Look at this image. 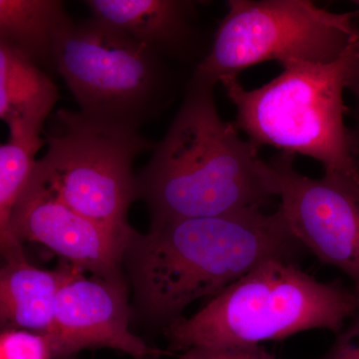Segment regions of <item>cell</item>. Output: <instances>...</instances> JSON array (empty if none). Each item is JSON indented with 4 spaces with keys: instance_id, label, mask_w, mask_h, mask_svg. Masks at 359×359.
<instances>
[{
    "instance_id": "cell-19",
    "label": "cell",
    "mask_w": 359,
    "mask_h": 359,
    "mask_svg": "<svg viewBox=\"0 0 359 359\" xmlns=\"http://www.w3.org/2000/svg\"><path fill=\"white\" fill-rule=\"evenodd\" d=\"M347 90H349L353 96V107L351 110L353 126L349 128V135L354 155L359 161V37L356 41L355 56L349 73Z\"/></svg>"
},
{
    "instance_id": "cell-17",
    "label": "cell",
    "mask_w": 359,
    "mask_h": 359,
    "mask_svg": "<svg viewBox=\"0 0 359 359\" xmlns=\"http://www.w3.org/2000/svg\"><path fill=\"white\" fill-rule=\"evenodd\" d=\"M320 359H359V302L353 316L337 332L330 351Z\"/></svg>"
},
{
    "instance_id": "cell-1",
    "label": "cell",
    "mask_w": 359,
    "mask_h": 359,
    "mask_svg": "<svg viewBox=\"0 0 359 359\" xmlns=\"http://www.w3.org/2000/svg\"><path fill=\"white\" fill-rule=\"evenodd\" d=\"M304 250L280 208L248 209L135 230L123 264L139 309L170 325L194 302L212 299L264 262L294 261Z\"/></svg>"
},
{
    "instance_id": "cell-2",
    "label": "cell",
    "mask_w": 359,
    "mask_h": 359,
    "mask_svg": "<svg viewBox=\"0 0 359 359\" xmlns=\"http://www.w3.org/2000/svg\"><path fill=\"white\" fill-rule=\"evenodd\" d=\"M214 89L189 78L166 135L136 175L137 199L147 204L151 224L263 210L278 197L275 165L222 119Z\"/></svg>"
},
{
    "instance_id": "cell-13",
    "label": "cell",
    "mask_w": 359,
    "mask_h": 359,
    "mask_svg": "<svg viewBox=\"0 0 359 359\" xmlns=\"http://www.w3.org/2000/svg\"><path fill=\"white\" fill-rule=\"evenodd\" d=\"M58 99L48 73L0 41V118L8 125L11 138L40 136Z\"/></svg>"
},
{
    "instance_id": "cell-3",
    "label": "cell",
    "mask_w": 359,
    "mask_h": 359,
    "mask_svg": "<svg viewBox=\"0 0 359 359\" xmlns=\"http://www.w3.org/2000/svg\"><path fill=\"white\" fill-rule=\"evenodd\" d=\"M358 302L354 290L339 280L320 282L292 259H268L191 318L170 323L165 330L168 351L259 346L311 330L337 334Z\"/></svg>"
},
{
    "instance_id": "cell-5",
    "label": "cell",
    "mask_w": 359,
    "mask_h": 359,
    "mask_svg": "<svg viewBox=\"0 0 359 359\" xmlns=\"http://www.w3.org/2000/svg\"><path fill=\"white\" fill-rule=\"evenodd\" d=\"M57 74L97 125L139 133L185 92L186 69L109 25L90 18L66 28L56 50Z\"/></svg>"
},
{
    "instance_id": "cell-20",
    "label": "cell",
    "mask_w": 359,
    "mask_h": 359,
    "mask_svg": "<svg viewBox=\"0 0 359 359\" xmlns=\"http://www.w3.org/2000/svg\"><path fill=\"white\" fill-rule=\"evenodd\" d=\"M353 4H354V6H358L359 8V0H354V1H353Z\"/></svg>"
},
{
    "instance_id": "cell-18",
    "label": "cell",
    "mask_w": 359,
    "mask_h": 359,
    "mask_svg": "<svg viewBox=\"0 0 359 359\" xmlns=\"http://www.w3.org/2000/svg\"><path fill=\"white\" fill-rule=\"evenodd\" d=\"M178 359H278L259 346L230 348H194L180 353Z\"/></svg>"
},
{
    "instance_id": "cell-10",
    "label": "cell",
    "mask_w": 359,
    "mask_h": 359,
    "mask_svg": "<svg viewBox=\"0 0 359 359\" xmlns=\"http://www.w3.org/2000/svg\"><path fill=\"white\" fill-rule=\"evenodd\" d=\"M39 243L72 266L100 278H120L127 243L65 205L32 173L14 208L1 252Z\"/></svg>"
},
{
    "instance_id": "cell-8",
    "label": "cell",
    "mask_w": 359,
    "mask_h": 359,
    "mask_svg": "<svg viewBox=\"0 0 359 359\" xmlns=\"http://www.w3.org/2000/svg\"><path fill=\"white\" fill-rule=\"evenodd\" d=\"M294 157L271 159L278 208L302 247L351 278L359 299V182L337 174L311 178L295 170Z\"/></svg>"
},
{
    "instance_id": "cell-7",
    "label": "cell",
    "mask_w": 359,
    "mask_h": 359,
    "mask_svg": "<svg viewBox=\"0 0 359 359\" xmlns=\"http://www.w3.org/2000/svg\"><path fill=\"white\" fill-rule=\"evenodd\" d=\"M209 53L191 79L216 86L252 66L276 61L328 63L359 36L356 13H335L311 0H229Z\"/></svg>"
},
{
    "instance_id": "cell-6",
    "label": "cell",
    "mask_w": 359,
    "mask_h": 359,
    "mask_svg": "<svg viewBox=\"0 0 359 359\" xmlns=\"http://www.w3.org/2000/svg\"><path fill=\"white\" fill-rule=\"evenodd\" d=\"M44 134L48 148L33 174L71 209L128 243L135 231L128 223L137 199L134 161L157 143L66 109L51 116Z\"/></svg>"
},
{
    "instance_id": "cell-12",
    "label": "cell",
    "mask_w": 359,
    "mask_h": 359,
    "mask_svg": "<svg viewBox=\"0 0 359 359\" xmlns=\"http://www.w3.org/2000/svg\"><path fill=\"white\" fill-rule=\"evenodd\" d=\"M0 271V320L2 327L45 334L50 327L56 299L63 283L78 271L61 261L47 271L26 259L22 245L2 252Z\"/></svg>"
},
{
    "instance_id": "cell-9",
    "label": "cell",
    "mask_w": 359,
    "mask_h": 359,
    "mask_svg": "<svg viewBox=\"0 0 359 359\" xmlns=\"http://www.w3.org/2000/svg\"><path fill=\"white\" fill-rule=\"evenodd\" d=\"M130 316L128 290L122 276L87 278L78 269L59 290L53 321L44 334L52 358L69 359L94 348L116 349L133 359L171 355L135 335L129 328Z\"/></svg>"
},
{
    "instance_id": "cell-16",
    "label": "cell",
    "mask_w": 359,
    "mask_h": 359,
    "mask_svg": "<svg viewBox=\"0 0 359 359\" xmlns=\"http://www.w3.org/2000/svg\"><path fill=\"white\" fill-rule=\"evenodd\" d=\"M0 359H53L44 334L6 328L0 337Z\"/></svg>"
},
{
    "instance_id": "cell-11",
    "label": "cell",
    "mask_w": 359,
    "mask_h": 359,
    "mask_svg": "<svg viewBox=\"0 0 359 359\" xmlns=\"http://www.w3.org/2000/svg\"><path fill=\"white\" fill-rule=\"evenodd\" d=\"M92 18L113 26L178 67L192 68L211 49L193 0H87Z\"/></svg>"
},
{
    "instance_id": "cell-4",
    "label": "cell",
    "mask_w": 359,
    "mask_h": 359,
    "mask_svg": "<svg viewBox=\"0 0 359 359\" xmlns=\"http://www.w3.org/2000/svg\"><path fill=\"white\" fill-rule=\"evenodd\" d=\"M358 39L337 60L292 63L259 88L245 89L238 76L222 80L236 108L238 131L257 148L271 146L285 154L306 156L320 163L325 174L359 182V161L344 122L348 111L344 91Z\"/></svg>"
},
{
    "instance_id": "cell-15",
    "label": "cell",
    "mask_w": 359,
    "mask_h": 359,
    "mask_svg": "<svg viewBox=\"0 0 359 359\" xmlns=\"http://www.w3.org/2000/svg\"><path fill=\"white\" fill-rule=\"evenodd\" d=\"M45 143L41 136L9 138L0 147V240L6 238L14 208L29 183L35 157Z\"/></svg>"
},
{
    "instance_id": "cell-14",
    "label": "cell",
    "mask_w": 359,
    "mask_h": 359,
    "mask_svg": "<svg viewBox=\"0 0 359 359\" xmlns=\"http://www.w3.org/2000/svg\"><path fill=\"white\" fill-rule=\"evenodd\" d=\"M73 20L59 0H0V41L57 74L59 40Z\"/></svg>"
}]
</instances>
